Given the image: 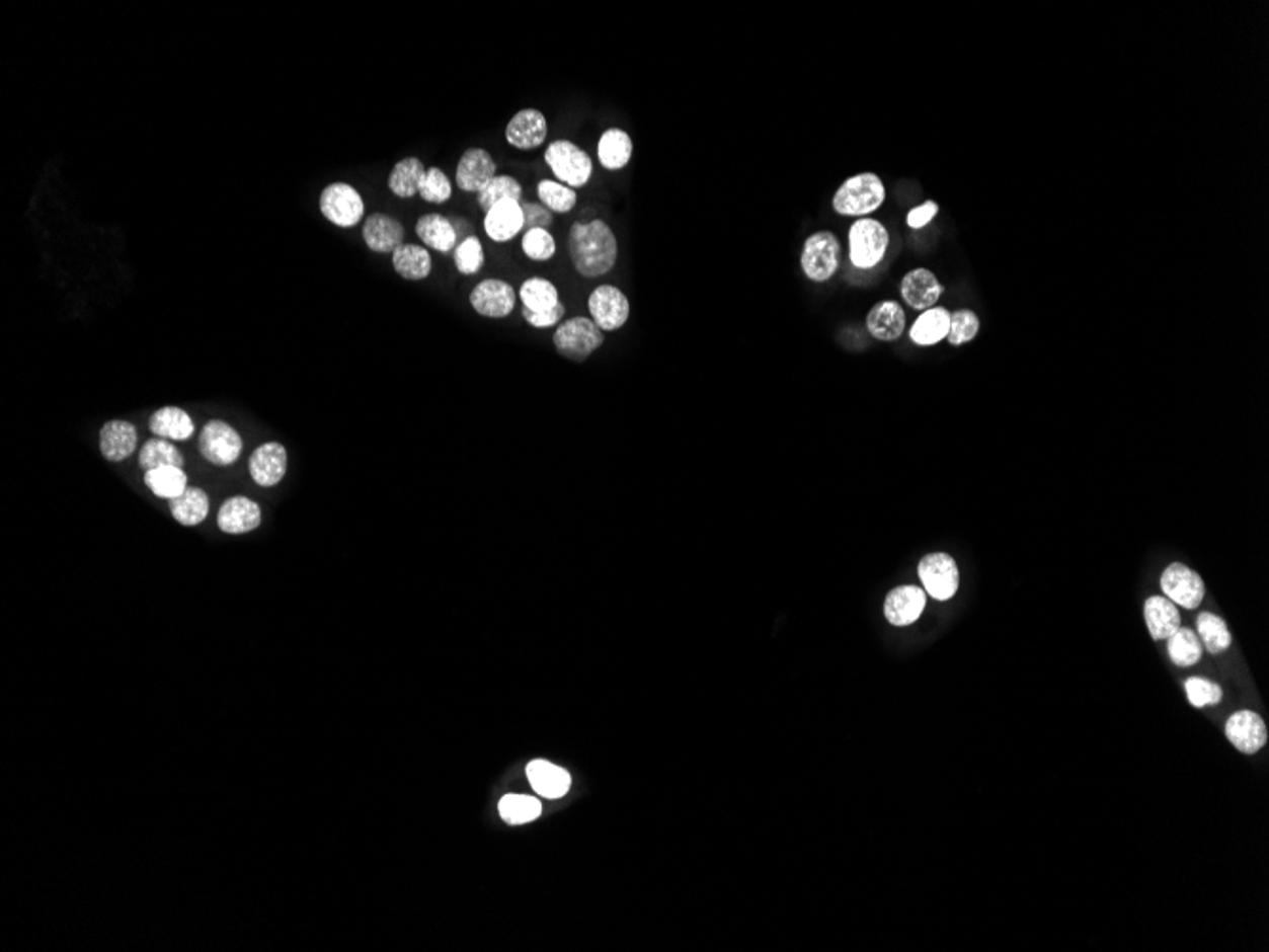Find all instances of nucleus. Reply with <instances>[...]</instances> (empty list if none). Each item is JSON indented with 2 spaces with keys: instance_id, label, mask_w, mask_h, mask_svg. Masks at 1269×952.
Masks as SVG:
<instances>
[{
  "instance_id": "nucleus-16",
  "label": "nucleus",
  "mask_w": 1269,
  "mask_h": 952,
  "mask_svg": "<svg viewBox=\"0 0 1269 952\" xmlns=\"http://www.w3.org/2000/svg\"><path fill=\"white\" fill-rule=\"evenodd\" d=\"M945 286L928 268H915L901 280V297L904 305L913 310H930L939 303Z\"/></svg>"
},
{
  "instance_id": "nucleus-17",
  "label": "nucleus",
  "mask_w": 1269,
  "mask_h": 952,
  "mask_svg": "<svg viewBox=\"0 0 1269 952\" xmlns=\"http://www.w3.org/2000/svg\"><path fill=\"white\" fill-rule=\"evenodd\" d=\"M1225 736L1239 751L1254 755L1268 741V728L1254 711H1238L1225 722Z\"/></svg>"
},
{
  "instance_id": "nucleus-11",
  "label": "nucleus",
  "mask_w": 1269,
  "mask_h": 952,
  "mask_svg": "<svg viewBox=\"0 0 1269 952\" xmlns=\"http://www.w3.org/2000/svg\"><path fill=\"white\" fill-rule=\"evenodd\" d=\"M1162 589L1165 598L1184 609H1197L1205 598L1203 578L1182 563H1173L1163 570Z\"/></svg>"
},
{
  "instance_id": "nucleus-1",
  "label": "nucleus",
  "mask_w": 1269,
  "mask_h": 952,
  "mask_svg": "<svg viewBox=\"0 0 1269 952\" xmlns=\"http://www.w3.org/2000/svg\"><path fill=\"white\" fill-rule=\"evenodd\" d=\"M568 255L580 276H605L618 261V238L603 219L574 223L568 232Z\"/></svg>"
},
{
  "instance_id": "nucleus-23",
  "label": "nucleus",
  "mask_w": 1269,
  "mask_h": 952,
  "mask_svg": "<svg viewBox=\"0 0 1269 952\" xmlns=\"http://www.w3.org/2000/svg\"><path fill=\"white\" fill-rule=\"evenodd\" d=\"M138 449V430L128 420H108L99 431V451L108 462H123Z\"/></svg>"
},
{
  "instance_id": "nucleus-43",
  "label": "nucleus",
  "mask_w": 1269,
  "mask_h": 952,
  "mask_svg": "<svg viewBox=\"0 0 1269 952\" xmlns=\"http://www.w3.org/2000/svg\"><path fill=\"white\" fill-rule=\"evenodd\" d=\"M523 253L531 259V261H550L551 257L557 251L555 238L551 236L548 229H533V231L523 232Z\"/></svg>"
},
{
  "instance_id": "nucleus-2",
  "label": "nucleus",
  "mask_w": 1269,
  "mask_h": 952,
  "mask_svg": "<svg viewBox=\"0 0 1269 952\" xmlns=\"http://www.w3.org/2000/svg\"><path fill=\"white\" fill-rule=\"evenodd\" d=\"M886 202V186L874 171L848 177L832 196V210L842 217H869Z\"/></svg>"
},
{
  "instance_id": "nucleus-44",
  "label": "nucleus",
  "mask_w": 1269,
  "mask_h": 952,
  "mask_svg": "<svg viewBox=\"0 0 1269 952\" xmlns=\"http://www.w3.org/2000/svg\"><path fill=\"white\" fill-rule=\"evenodd\" d=\"M418 194L422 201L429 202V204H444L453 196V184L444 169L428 168Z\"/></svg>"
},
{
  "instance_id": "nucleus-37",
  "label": "nucleus",
  "mask_w": 1269,
  "mask_h": 952,
  "mask_svg": "<svg viewBox=\"0 0 1269 952\" xmlns=\"http://www.w3.org/2000/svg\"><path fill=\"white\" fill-rule=\"evenodd\" d=\"M521 196H523V186H521L520 181L515 177H511V175H496L477 192V204H479L481 212L487 214L490 208L496 206L498 202H521Z\"/></svg>"
},
{
  "instance_id": "nucleus-20",
  "label": "nucleus",
  "mask_w": 1269,
  "mask_h": 952,
  "mask_svg": "<svg viewBox=\"0 0 1269 952\" xmlns=\"http://www.w3.org/2000/svg\"><path fill=\"white\" fill-rule=\"evenodd\" d=\"M364 242L373 253H394L405 242V229L396 217L373 214L364 223Z\"/></svg>"
},
{
  "instance_id": "nucleus-36",
  "label": "nucleus",
  "mask_w": 1269,
  "mask_h": 952,
  "mask_svg": "<svg viewBox=\"0 0 1269 952\" xmlns=\"http://www.w3.org/2000/svg\"><path fill=\"white\" fill-rule=\"evenodd\" d=\"M1167 650L1171 660L1178 667H1190L1201 660L1203 654V645L1199 641V637L1188 628H1178L1169 639H1167Z\"/></svg>"
},
{
  "instance_id": "nucleus-13",
  "label": "nucleus",
  "mask_w": 1269,
  "mask_h": 952,
  "mask_svg": "<svg viewBox=\"0 0 1269 952\" xmlns=\"http://www.w3.org/2000/svg\"><path fill=\"white\" fill-rule=\"evenodd\" d=\"M548 139V118L538 108H521L505 126V141L520 149L533 151Z\"/></svg>"
},
{
  "instance_id": "nucleus-39",
  "label": "nucleus",
  "mask_w": 1269,
  "mask_h": 952,
  "mask_svg": "<svg viewBox=\"0 0 1269 952\" xmlns=\"http://www.w3.org/2000/svg\"><path fill=\"white\" fill-rule=\"evenodd\" d=\"M538 199L550 210L551 214H568L576 208L578 192L559 181L544 179L536 186Z\"/></svg>"
},
{
  "instance_id": "nucleus-29",
  "label": "nucleus",
  "mask_w": 1269,
  "mask_h": 952,
  "mask_svg": "<svg viewBox=\"0 0 1269 952\" xmlns=\"http://www.w3.org/2000/svg\"><path fill=\"white\" fill-rule=\"evenodd\" d=\"M527 776L535 787L536 793L546 799H561L570 789L568 772L551 765L548 761H533L527 767Z\"/></svg>"
},
{
  "instance_id": "nucleus-18",
  "label": "nucleus",
  "mask_w": 1269,
  "mask_h": 952,
  "mask_svg": "<svg viewBox=\"0 0 1269 952\" xmlns=\"http://www.w3.org/2000/svg\"><path fill=\"white\" fill-rule=\"evenodd\" d=\"M926 591L918 585H899L887 593L884 616L891 626L915 624L926 609Z\"/></svg>"
},
{
  "instance_id": "nucleus-31",
  "label": "nucleus",
  "mask_w": 1269,
  "mask_h": 952,
  "mask_svg": "<svg viewBox=\"0 0 1269 952\" xmlns=\"http://www.w3.org/2000/svg\"><path fill=\"white\" fill-rule=\"evenodd\" d=\"M169 509H171L173 520L184 527L200 525L210 513L208 492L200 487H186L183 494L169 500Z\"/></svg>"
},
{
  "instance_id": "nucleus-46",
  "label": "nucleus",
  "mask_w": 1269,
  "mask_h": 952,
  "mask_svg": "<svg viewBox=\"0 0 1269 952\" xmlns=\"http://www.w3.org/2000/svg\"><path fill=\"white\" fill-rule=\"evenodd\" d=\"M521 210H523V232L533 231V229H550L553 225V214L542 204V202L521 201Z\"/></svg>"
},
{
  "instance_id": "nucleus-34",
  "label": "nucleus",
  "mask_w": 1269,
  "mask_h": 952,
  "mask_svg": "<svg viewBox=\"0 0 1269 952\" xmlns=\"http://www.w3.org/2000/svg\"><path fill=\"white\" fill-rule=\"evenodd\" d=\"M139 466L145 472L158 470V468H166V466H175V468H183V453L169 444L168 440L162 438H154L149 440L145 446L139 451Z\"/></svg>"
},
{
  "instance_id": "nucleus-35",
  "label": "nucleus",
  "mask_w": 1269,
  "mask_h": 952,
  "mask_svg": "<svg viewBox=\"0 0 1269 952\" xmlns=\"http://www.w3.org/2000/svg\"><path fill=\"white\" fill-rule=\"evenodd\" d=\"M145 485L151 489L154 496L173 500V498H177L179 494H183L186 491L188 479H186L183 468L166 466V468L145 472Z\"/></svg>"
},
{
  "instance_id": "nucleus-3",
  "label": "nucleus",
  "mask_w": 1269,
  "mask_h": 952,
  "mask_svg": "<svg viewBox=\"0 0 1269 952\" xmlns=\"http://www.w3.org/2000/svg\"><path fill=\"white\" fill-rule=\"evenodd\" d=\"M887 247L889 232L878 219L861 217L848 231L850 261L859 270H871L878 266L886 257Z\"/></svg>"
},
{
  "instance_id": "nucleus-14",
  "label": "nucleus",
  "mask_w": 1269,
  "mask_h": 952,
  "mask_svg": "<svg viewBox=\"0 0 1269 952\" xmlns=\"http://www.w3.org/2000/svg\"><path fill=\"white\" fill-rule=\"evenodd\" d=\"M498 175L496 162L487 149L474 147L460 156L457 166V186L464 192H479L492 177Z\"/></svg>"
},
{
  "instance_id": "nucleus-9",
  "label": "nucleus",
  "mask_w": 1269,
  "mask_h": 952,
  "mask_svg": "<svg viewBox=\"0 0 1269 952\" xmlns=\"http://www.w3.org/2000/svg\"><path fill=\"white\" fill-rule=\"evenodd\" d=\"M918 576L924 584V591L933 600H952L960 587L958 565L948 553L926 555L918 565Z\"/></svg>"
},
{
  "instance_id": "nucleus-47",
  "label": "nucleus",
  "mask_w": 1269,
  "mask_h": 952,
  "mask_svg": "<svg viewBox=\"0 0 1269 952\" xmlns=\"http://www.w3.org/2000/svg\"><path fill=\"white\" fill-rule=\"evenodd\" d=\"M937 214H939V204H937V202L928 201L924 202V204H920L917 208H913V210L906 214V219H904V221H906V227H910V229H915V231H920V229L928 227V225L932 223L933 219L937 217Z\"/></svg>"
},
{
  "instance_id": "nucleus-32",
  "label": "nucleus",
  "mask_w": 1269,
  "mask_h": 952,
  "mask_svg": "<svg viewBox=\"0 0 1269 952\" xmlns=\"http://www.w3.org/2000/svg\"><path fill=\"white\" fill-rule=\"evenodd\" d=\"M392 264L399 276L411 282L426 280L431 274L428 249L416 244H403L392 253Z\"/></svg>"
},
{
  "instance_id": "nucleus-42",
  "label": "nucleus",
  "mask_w": 1269,
  "mask_h": 952,
  "mask_svg": "<svg viewBox=\"0 0 1269 952\" xmlns=\"http://www.w3.org/2000/svg\"><path fill=\"white\" fill-rule=\"evenodd\" d=\"M455 264L464 276H474L485 264V249L477 236H466L455 247Z\"/></svg>"
},
{
  "instance_id": "nucleus-5",
  "label": "nucleus",
  "mask_w": 1269,
  "mask_h": 952,
  "mask_svg": "<svg viewBox=\"0 0 1269 952\" xmlns=\"http://www.w3.org/2000/svg\"><path fill=\"white\" fill-rule=\"evenodd\" d=\"M842 246L837 234L830 231H817L810 234L800 251V268L804 276L825 284L841 268Z\"/></svg>"
},
{
  "instance_id": "nucleus-41",
  "label": "nucleus",
  "mask_w": 1269,
  "mask_h": 952,
  "mask_svg": "<svg viewBox=\"0 0 1269 952\" xmlns=\"http://www.w3.org/2000/svg\"><path fill=\"white\" fill-rule=\"evenodd\" d=\"M980 320L979 316L969 310V308H960L950 316V331H948V344L950 346H962L971 342L973 338L979 335Z\"/></svg>"
},
{
  "instance_id": "nucleus-25",
  "label": "nucleus",
  "mask_w": 1269,
  "mask_h": 952,
  "mask_svg": "<svg viewBox=\"0 0 1269 952\" xmlns=\"http://www.w3.org/2000/svg\"><path fill=\"white\" fill-rule=\"evenodd\" d=\"M414 234L422 240L424 246L435 249L440 253H449L459 246L457 244L459 234L455 231L453 221L442 214H426L420 217L414 225Z\"/></svg>"
},
{
  "instance_id": "nucleus-45",
  "label": "nucleus",
  "mask_w": 1269,
  "mask_h": 952,
  "mask_svg": "<svg viewBox=\"0 0 1269 952\" xmlns=\"http://www.w3.org/2000/svg\"><path fill=\"white\" fill-rule=\"evenodd\" d=\"M1186 694L1193 707L1214 706L1222 700L1220 685L1201 677H1192L1186 681Z\"/></svg>"
},
{
  "instance_id": "nucleus-12",
  "label": "nucleus",
  "mask_w": 1269,
  "mask_h": 952,
  "mask_svg": "<svg viewBox=\"0 0 1269 952\" xmlns=\"http://www.w3.org/2000/svg\"><path fill=\"white\" fill-rule=\"evenodd\" d=\"M518 303V293L513 286L504 280L489 277L475 286L470 293V305L479 316L485 318H505L513 312Z\"/></svg>"
},
{
  "instance_id": "nucleus-21",
  "label": "nucleus",
  "mask_w": 1269,
  "mask_h": 952,
  "mask_svg": "<svg viewBox=\"0 0 1269 952\" xmlns=\"http://www.w3.org/2000/svg\"><path fill=\"white\" fill-rule=\"evenodd\" d=\"M865 325L872 338L893 342L906 329V312L897 301H882L871 308Z\"/></svg>"
},
{
  "instance_id": "nucleus-15",
  "label": "nucleus",
  "mask_w": 1269,
  "mask_h": 952,
  "mask_svg": "<svg viewBox=\"0 0 1269 952\" xmlns=\"http://www.w3.org/2000/svg\"><path fill=\"white\" fill-rule=\"evenodd\" d=\"M249 474L259 487H275L288 474V451L277 442L257 447L249 459Z\"/></svg>"
},
{
  "instance_id": "nucleus-19",
  "label": "nucleus",
  "mask_w": 1269,
  "mask_h": 952,
  "mask_svg": "<svg viewBox=\"0 0 1269 952\" xmlns=\"http://www.w3.org/2000/svg\"><path fill=\"white\" fill-rule=\"evenodd\" d=\"M262 513L257 502L247 496H232L217 513V525L227 535H245L260 525Z\"/></svg>"
},
{
  "instance_id": "nucleus-7",
  "label": "nucleus",
  "mask_w": 1269,
  "mask_h": 952,
  "mask_svg": "<svg viewBox=\"0 0 1269 952\" xmlns=\"http://www.w3.org/2000/svg\"><path fill=\"white\" fill-rule=\"evenodd\" d=\"M200 455L214 466H232L240 459L244 440L229 422L214 418L200 431Z\"/></svg>"
},
{
  "instance_id": "nucleus-48",
  "label": "nucleus",
  "mask_w": 1269,
  "mask_h": 952,
  "mask_svg": "<svg viewBox=\"0 0 1269 952\" xmlns=\"http://www.w3.org/2000/svg\"><path fill=\"white\" fill-rule=\"evenodd\" d=\"M563 316H565V305H559V307L553 308V310H546V312H529V310L523 308V318L536 329H548V327H553V325H559L561 320H563Z\"/></svg>"
},
{
  "instance_id": "nucleus-28",
  "label": "nucleus",
  "mask_w": 1269,
  "mask_h": 952,
  "mask_svg": "<svg viewBox=\"0 0 1269 952\" xmlns=\"http://www.w3.org/2000/svg\"><path fill=\"white\" fill-rule=\"evenodd\" d=\"M1144 618L1152 639L1167 641L1180 628L1177 605L1165 596H1154L1144 603Z\"/></svg>"
},
{
  "instance_id": "nucleus-27",
  "label": "nucleus",
  "mask_w": 1269,
  "mask_h": 952,
  "mask_svg": "<svg viewBox=\"0 0 1269 952\" xmlns=\"http://www.w3.org/2000/svg\"><path fill=\"white\" fill-rule=\"evenodd\" d=\"M149 430L162 440L186 442L194 433V420L181 407H162L149 418Z\"/></svg>"
},
{
  "instance_id": "nucleus-30",
  "label": "nucleus",
  "mask_w": 1269,
  "mask_h": 952,
  "mask_svg": "<svg viewBox=\"0 0 1269 952\" xmlns=\"http://www.w3.org/2000/svg\"><path fill=\"white\" fill-rule=\"evenodd\" d=\"M426 171L428 169L422 164L420 158L407 156V158L399 160L398 164L390 171L388 188L398 199H413L414 194H418V190H420V184H422Z\"/></svg>"
},
{
  "instance_id": "nucleus-26",
  "label": "nucleus",
  "mask_w": 1269,
  "mask_h": 952,
  "mask_svg": "<svg viewBox=\"0 0 1269 952\" xmlns=\"http://www.w3.org/2000/svg\"><path fill=\"white\" fill-rule=\"evenodd\" d=\"M950 316L952 312L945 307H933L930 310H924L917 318V322L913 323L908 335L910 340L917 346H935L943 340H947L948 331H950Z\"/></svg>"
},
{
  "instance_id": "nucleus-38",
  "label": "nucleus",
  "mask_w": 1269,
  "mask_h": 952,
  "mask_svg": "<svg viewBox=\"0 0 1269 952\" xmlns=\"http://www.w3.org/2000/svg\"><path fill=\"white\" fill-rule=\"evenodd\" d=\"M1197 633H1199L1201 645L1205 646L1210 654H1220L1232 645V633L1227 630L1225 622L1220 616L1212 615V613H1201L1197 616Z\"/></svg>"
},
{
  "instance_id": "nucleus-4",
  "label": "nucleus",
  "mask_w": 1269,
  "mask_h": 952,
  "mask_svg": "<svg viewBox=\"0 0 1269 952\" xmlns=\"http://www.w3.org/2000/svg\"><path fill=\"white\" fill-rule=\"evenodd\" d=\"M544 160L559 183L570 188H581L593 177V160L576 143L568 139H555L548 145Z\"/></svg>"
},
{
  "instance_id": "nucleus-33",
  "label": "nucleus",
  "mask_w": 1269,
  "mask_h": 952,
  "mask_svg": "<svg viewBox=\"0 0 1269 952\" xmlns=\"http://www.w3.org/2000/svg\"><path fill=\"white\" fill-rule=\"evenodd\" d=\"M523 308L529 312H546L563 305L559 299V290L546 277H529L523 282L520 290Z\"/></svg>"
},
{
  "instance_id": "nucleus-8",
  "label": "nucleus",
  "mask_w": 1269,
  "mask_h": 952,
  "mask_svg": "<svg viewBox=\"0 0 1269 952\" xmlns=\"http://www.w3.org/2000/svg\"><path fill=\"white\" fill-rule=\"evenodd\" d=\"M320 212L340 229H352L366 216V204L352 184L331 183L320 194Z\"/></svg>"
},
{
  "instance_id": "nucleus-6",
  "label": "nucleus",
  "mask_w": 1269,
  "mask_h": 952,
  "mask_svg": "<svg viewBox=\"0 0 1269 952\" xmlns=\"http://www.w3.org/2000/svg\"><path fill=\"white\" fill-rule=\"evenodd\" d=\"M605 342V331L597 327L591 318L576 316L557 325L553 333V346L570 362H583L599 350Z\"/></svg>"
},
{
  "instance_id": "nucleus-22",
  "label": "nucleus",
  "mask_w": 1269,
  "mask_h": 952,
  "mask_svg": "<svg viewBox=\"0 0 1269 952\" xmlns=\"http://www.w3.org/2000/svg\"><path fill=\"white\" fill-rule=\"evenodd\" d=\"M521 202L502 201L492 206L483 219V227L492 242H509L523 232Z\"/></svg>"
},
{
  "instance_id": "nucleus-24",
  "label": "nucleus",
  "mask_w": 1269,
  "mask_h": 952,
  "mask_svg": "<svg viewBox=\"0 0 1269 952\" xmlns=\"http://www.w3.org/2000/svg\"><path fill=\"white\" fill-rule=\"evenodd\" d=\"M633 156V139L622 128H609L597 143L599 164L609 171L626 168Z\"/></svg>"
},
{
  "instance_id": "nucleus-10",
  "label": "nucleus",
  "mask_w": 1269,
  "mask_h": 952,
  "mask_svg": "<svg viewBox=\"0 0 1269 952\" xmlns=\"http://www.w3.org/2000/svg\"><path fill=\"white\" fill-rule=\"evenodd\" d=\"M589 316L601 331H618L626 325L631 314V305L626 293L616 286H597L587 299Z\"/></svg>"
},
{
  "instance_id": "nucleus-40",
  "label": "nucleus",
  "mask_w": 1269,
  "mask_h": 952,
  "mask_svg": "<svg viewBox=\"0 0 1269 952\" xmlns=\"http://www.w3.org/2000/svg\"><path fill=\"white\" fill-rule=\"evenodd\" d=\"M500 815L504 817L507 823L521 825V823H529L542 814V804L535 797H527V795H505L504 799L498 804Z\"/></svg>"
}]
</instances>
